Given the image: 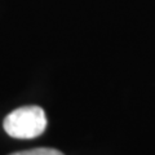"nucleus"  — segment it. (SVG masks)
Returning <instances> with one entry per match:
<instances>
[{"label":"nucleus","mask_w":155,"mask_h":155,"mask_svg":"<svg viewBox=\"0 0 155 155\" xmlns=\"http://www.w3.org/2000/svg\"><path fill=\"white\" fill-rule=\"evenodd\" d=\"M11 155H64L61 151L51 147H38V149H31V150H25V151L14 153Z\"/></svg>","instance_id":"f03ea898"},{"label":"nucleus","mask_w":155,"mask_h":155,"mask_svg":"<svg viewBox=\"0 0 155 155\" xmlns=\"http://www.w3.org/2000/svg\"><path fill=\"white\" fill-rule=\"evenodd\" d=\"M3 127L13 138H35L45 130L47 116L40 106H22L5 116Z\"/></svg>","instance_id":"f257e3e1"}]
</instances>
